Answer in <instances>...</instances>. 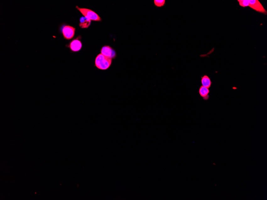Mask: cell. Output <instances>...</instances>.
<instances>
[{"mask_svg": "<svg viewBox=\"0 0 267 200\" xmlns=\"http://www.w3.org/2000/svg\"><path fill=\"white\" fill-rule=\"evenodd\" d=\"M112 60V58L105 56L102 54H99L95 58V65L98 69L105 71L111 66Z\"/></svg>", "mask_w": 267, "mask_h": 200, "instance_id": "6da1fadb", "label": "cell"}, {"mask_svg": "<svg viewBox=\"0 0 267 200\" xmlns=\"http://www.w3.org/2000/svg\"><path fill=\"white\" fill-rule=\"evenodd\" d=\"M76 8L81 13L84 17H86L90 20L96 21H101V17L92 10L87 8H79L78 6L76 7Z\"/></svg>", "mask_w": 267, "mask_h": 200, "instance_id": "7a4b0ae2", "label": "cell"}, {"mask_svg": "<svg viewBox=\"0 0 267 200\" xmlns=\"http://www.w3.org/2000/svg\"><path fill=\"white\" fill-rule=\"evenodd\" d=\"M249 7L258 12L262 13L265 15L267 14L266 10L258 0H249Z\"/></svg>", "mask_w": 267, "mask_h": 200, "instance_id": "3957f363", "label": "cell"}, {"mask_svg": "<svg viewBox=\"0 0 267 200\" xmlns=\"http://www.w3.org/2000/svg\"><path fill=\"white\" fill-rule=\"evenodd\" d=\"M62 31L64 38L67 40H70L74 37L75 28L70 26H65L63 27Z\"/></svg>", "mask_w": 267, "mask_h": 200, "instance_id": "277c9868", "label": "cell"}, {"mask_svg": "<svg viewBox=\"0 0 267 200\" xmlns=\"http://www.w3.org/2000/svg\"><path fill=\"white\" fill-rule=\"evenodd\" d=\"M101 54L107 57L114 59L116 57V53L115 51L111 47L108 46H104L101 50Z\"/></svg>", "mask_w": 267, "mask_h": 200, "instance_id": "5b68a950", "label": "cell"}, {"mask_svg": "<svg viewBox=\"0 0 267 200\" xmlns=\"http://www.w3.org/2000/svg\"><path fill=\"white\" fill-rule=\"evenodd\" d=\"M82 47V44L80 40L74 39L70 42V48L73 52H79L81 50Z\"/></svg>", "mask_w": 267, "mask_h": 200, "instance_id": "8992f818", "label": "cell"}, {"mask_svg": "<svg viewBox=\"0 0 267 200\" xmlns=\"http://www.w3.org/2000/svg\"><path fill=\"white\" fill-rule=\"evenodd\" d=\"M209 89L206 87L201 86L199 90V95L202 97L204 100H208L209 98Z\"/></svg>", "mask_w": 267, "mask_h": 200, "instance_id": "52a82bcc", "label": "cell"}, {"mask_svg": "<svg viewBox=\"0 0 267 200\" xmlns=\"http://www.w3.org/2000/svg\"><path fill=\"white\" fill-rule=\"evenodd\" d=\"M91 20L86 17H82L80 19L79 26L81 28H88L90 26Z\"/></svg>", "mask_w": 267, "mask_h": 200, "instance_id": "ba28073f", "label": "cell"}, {"mask_svg": "<svg viewBox=\"0 0 267 200\" xmlns=\"http://www.w3.org/2000/svg\"><path fill=\"white\" fill-rule=\"evenodd\" d=\"M201 83L202 86L208 89L211 87L212 84L210 78L206 75L201 77Z\"/></svg>", "mask_w": 267, "mask_h": 200, "instance_id": "9c48e42d", "label": "cell"}, {"mask_svg": "<svg viewBox=\"0 0 267 200\" xmlns=\"http://www.w3.org/2000/svg\"><path fill=\"white\" fill-rule=\"evenodd\" d=\"M165 0H155L154 4L155 7H162L165 5Z\"/></svg>", "mask_w": 267, "mask_h": 200, "instance_id": "30bf717a", "label": "cell"}, {"mask_svg": "<svg viewBox=\"0 0 267 200\" xmlns=\"http://www.w3.org/2000/svg\"><path fill=\"white\" fill-rule=\"evenodd\" d=\"M239 5L243 7H249V0H238Z\"/></svg>", "mask_w": 267, "mask_h": 200, "instance_id": "8fae6325", "label": "cell"}]
</instances>
